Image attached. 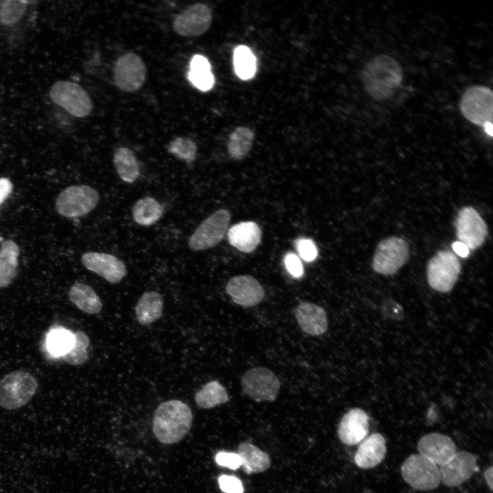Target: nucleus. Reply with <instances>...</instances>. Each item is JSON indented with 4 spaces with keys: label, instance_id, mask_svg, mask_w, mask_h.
<instances>
[{
    "label": "nucleus",
    "instance_id": "24",
    "mask_svg": "<svg viewBox=\"0 0 493 493\" xmlns=\"http://www.w3.org/2000/svg\"><path fill=\"white\" fill-rule=\"evenodd\" d=\"M19 247L13 240L3 241L0 247V288L8 286L16 275Z\"/></svg>",
    "mask_w": 493,
    "mask_h": 493
},
{
    "label": "nucleus",
    "instance_id": "26",
    "mask_svg": "<svg viewBox=\"0 0 493 493\" xmlns=\"http://www.w3.org/2000/svg\"><path fill=\"white\" fill-rule=\"evenodd\" d=\"M113 162L120 178L129 184L140 176V166L134 152L127 147H118L114 153Z\"/></svg>",
    "mask_w": 493,
    "mask_h": 493
},
{
    "label": "nucleus",
    "instance_id": "39",
    "mask_svg": "<svg viewBox=\"0 0 493 493\" xmlns=\"http://www.w3.org/2000/svg\"><path fill=\"white\" fill-rule=\"evenodd\" d=\"M216 462L221 466L236 470L242 465L241 458L238 453L221 451L215 457Z\"/></svg>",
    "mask_w": 493,
    "mask_h": 493
},
{
    "label": "nucleus",
    "instance_id": "3",
    "mask_svg": "<svg viewBox=\"0 0 493 493\" xmlns=\"http://www.w3.org/2000/svg\"><path fill=\"white\" fill-rule=\"evenodd\" d=\"M38 383L28 372L15 370L0 381V407L16 409L25 404L35 394Z\"/></svg>",
    "mask_w": 493,
    "mask_h": 493
},
{
    "label": "nucleus",
    "instance_id": "1",
    "mask_svg": "<svg viewBox=\"0 0 493 493\" xmlns=\"http://www.w3.org/2000/svg\"><path fill=\"white\" fill-rule=\"evenodd\" d=\"M403 77L400 64L386 54L374 57L362 71L364 88L376 100L390 97L401 85Z\"/></svg>",
    "mask_w": 493,
    "mask_h": 493
},
{
    "label": "nucleus",
    "instance_id": "14",
    "mask_svg": "<svg viewBox=\"0 0 493 493\" xmlns=\"http://www.w3.org/2000/svg\"><path fill=\"white\" fill-rule=\"evenodd\" d=\"M478 457L466 451H457L446 463L440 466L441 482L455 487L469 479L477 472Z\"/></svg>",
    "mask_w": 493,
    "mask_h": 493
},
{
    "label": "nucleus",
    "instance_id": "34",
    "mask_svg": "<svg viewBox=\"0 0 493 493\" xmlns=\"http://www.w3.org/2000/svg\"><path fill=\"white\" fill-rule=\"evenodd\" d=\"M27 1L0 0V23L12 25L22 19L25 14Z\"/></svg>",
    "mask_w": 493,
    "mask_h": 493
},
{
    "label": "nucleus",
    "instance_id": "27",
    "mask_svg": "<svg viewBox=\"0 0 493 493\" xmlns=\"http://www.w3.org/2000/svg\"><path fill=\"white\" fill-rule=\"evenodd\" d=\"M188 79L199 90L205 92L214 84V76L211 71V65L203 55H194L190 62Z\"/></svg>",
    "mask_w": 493,
    "mask_h": 493
},
{
    "label": "nucleus",
    "instance_id": "15",
    "mask_svg": "<svg viewBox=\"0 0 493 493\" xmlns=\"http://www.w3.org/2000/svg\"><path fill=\"white\" fill-rule=\"evenodd\" d=\"M212 21V14L210 8L203 3H195L175 17L173 29L182 36H199L209 29Z\"/></svg>",
    "mask_w": 493,
    "mask_h": 493
},
{
    "label": "nucleus",
    "instance_id": "4",
    "mask_svg": "<svg viewBox=\"0 0 493 493\" xmlns=\"http://www.w3.org/2000/svg\"><path fill=\"white\" fill-rule=\"evenodd\" d=\"M99 194L97 190L86 185H74L62 190L55 201L58 212L66 218L86 215L98 204Z\"/></svg>",
    "mask_w": 493,
    "mask_h": 493
},
{
    "label": "nucleus",
    "instance_id": "44",
    "mask_svg": "<svg viewBox=\"0 0 493 493\" xmlns=\"http://www.w3.org/2000/svg\"><path fill=\"white\" fill-rule=\"evenodd\" d=\"M482 127H483L485 132L488 136H490V137H492V136H493V134H492V131H493V125H492V122L485 123Z\"/></svg>",
    "mask_w": 493,
    "mask_h": 493
},
{
    "label": "nucleus",
    "instance_id": "41",
    "mask_svg": "<svg viewBox=\"0 0 493 493\" xmlns=\"http://www.w3.org/2000/svg\"><path fill=\"white\" fill-rule=\"evenodd\" d=\"M12 188V184L8 179L0 178V205L11 194Z\"/></svg>",
    "mask_w": 493,
    "mask_h": 493
},
{
    "label": "nucleus",
    "instance_id": "22",
    "mask_svg": "<svg viewBox=\"0 0 493 493\" xmlns=\"http://www.w3.org/2000/svg\"><path fill=\"white\" fill-rule=\"evenodd\" d=\"M229 242L240 251L250 253L260 244L262 231L253 221L241 222L230 227L227 232Z\"/></svg>",
    "mask_w": 493,
    "mask_h": 493
},
{
    "label": "nucleus",
    "instance_id": "11",
    "mask_svg": "<svg viewBox=\"0 0 493 493\" xmlns=\"http://www.w3.org/2000/svg\"><path fill=\"white\" fill-rule=\"evenodd\" d=\"M409 246L398 237H390L377 246L372 260L373 269L383 275L395 273L407 260Z\"/></svg>",
    "mask_w": 493,
    "mask_h": 493
},
{
    "label": "nucleus",
    "instance_id": "9",
    "mask_svg": "<svg viewBox=\"0 0 493 493\" xmlns=\"http://www.w3.org/2000/svg\"><path fill=\"white\" fill-rule=\"evenodd\" d=\"M241 385L244 394L257 402L273 401L280 389L277 376L265 367L248 370L241 379Z\"/></svg>",
    "mask_w": 493,
    "mask_h": 493
},
{
    "label": "nucleus",
    "instance_id": "19",
    "mask_svg": "<svg viewBox=\"0 0 493 493\" xmlns=\"http://www.w3.org/2000/svg\"><path fill=\"white\" fill-rule=\"evenodd\" d=\"M368 416L363 409H350L344 415L338 428L340 440L347 445L359 444L368 434Z\"/></svg>",
    "mask_w": 493,
    "mask_h": 493
},
{
    "label": "nucleus",
    "instance_id": "36",
    "mask_svg": "<svg viewBox=\"0 0 493 493\" xmlns=\"http://www.w3.org/2000/svg\"><path fill=\"white\" fill-rule=\"evenodd\" d=\"M167 151L179 160L190 163L196 157L197 147L189 138L177 137L168 144Z\"/></svg>",
    "mask_w": 493,
    "mask_h": 493
},
{
    "label": "nucleus",
    "instance_id": "5",
    "mask_svg": "<svg viewBox=\"0 0 493 493\" xmlns=\"http://www.w3.org/2000/svg\"><path fill=\"white\" fill-rule=\"evenodd\" d=\"M49 96L55 104L75 117H86L92 109L89 95L75 82L66 80L55 81L50 88Z\"/></svg>",
    "mask_w": 493,
    "mask_h": 493
},
{
    "label": "nucleus",
    "instance_id": "23",
    "mask_svg": "<svg viewBox=\"0 0 493 493\" xmlns=\"http://www.w3.org/2000/svg\"><path fill=\"white\" fill-rule=\"evenodd\" d=\"M163 298L155 291L144 293L138 301L135 311L137 320L146 325L159 319L162 315Z\"/></svg>",
    "mask_w": 493,
    "mask_h": 493
},
{
    "label": "nucleus",
    "instance_id": "35",
    "mask_svg": "<svg viewBox=\"0 0 493 493\" xmlns=\"http://www.w3.org/2000/svg\"><path fill=\"white\" fill-rule=\"evenodd\" d=\"M75 341L71 349L62 355L63 359L71 365H81L88 359L87 349L90 340L87 334L82 331L74 333Z\"/></svg>",
    "mask_w": 493,
    "mask_h": 493
},
{
    "label": "nucleus",
    "instance_id": "33",
    "mask_svg": "<svg viewBox=\"0 0 493 493\" xmlns=\"http://www.w3.org/2000/svg\"><path fill=\"white\" fill-rule=\"evenodd\" d=\"M233 66L237 76L243 80L252 78L257 68L256 58L249 47H237L233 51Z\"/></svg>",
    "mask_w": 493,
    "mask_h": 493
},
{
    "label": "nucleus",
    "instance_id": "20",
    "mask_svg": "<svg viewBox=\"0 0 493 493\" xmlns=\"http://www.w3.org/2000/svg\"><path fill=\"white\" fill-rule=\"evenodd\" d=\"M386 451L383 436L379 433H372L360 442L355 455V463L362 469L374 468L384 459Z\"/></svg>",
    "mask_w": 493,
    "mask_h": 493
},
{
    "label": "nucleus",
    "instance_id": "28",
    "mask_svg": "<svg viewBox=\"0 0 493 493\" xmlns=\"http://www.w3.org/2000/svg\"><path fill=\"white\" fill-rule=\"evenodd\" d=\"M238 454L241 458V466L247 474L263 472L270 466L269 455L250 443L240 444Z\"/></svg>",
    "mask_w": 493,
    "mask_h": 493
},
{
    "label": "nucleus",
    "instance_id": "40",
    "mask_svg": "<svg viewBox=\"0 0 493 493\" xmlns=\"http://www.w3.org/2000/svg\"><path fill=\"white\" fill-rule=\"evenodd\" d=\"M285 264L289 273L295 277L302 276L303 273V264L300 259L294 253H288L285 256Z\"/></svg>",
    "mask_w": 493,
    "mask_h": 493
},
{
    "label": "nucleus",
    "instance_id": "43",
    "mask_svg": "<svg viewBox=\"0 0 493 493\" xmlns=\"http://www.w3.org/2000/svg\"><path fill=\"white\" fill-rule=\"evenodd\" d=\"M484 478H485V482L487 483L490 489L492 490V480H493L492 466H490L488 469L485 470V471L484 472Z\"/></svg>",
    "mask_w": 493,
    "mask_h": 493
},
{
    "label": "nucleus",
    "instance_id": "13",
    "mask_svg": "<svg viewBox=\"0 0 493 493\" xmlns=\"http://www.w3.org/2000/svg\"><path fill=\"white\" fill-rule=\"evenodd\" d=\"M455 227L459 242L475 250L485 240L488 229L485 221L472 207H463L458 213Z\"/></svg>",
    "mask_w": 493,
    "mask_h": 493
},
{
    "label": "nucleus",
    "instance_id": "37",
    "mask_svg": "<svg viewBox=\"0 0 493 493\" xmlns=\"http://www.w3.org/2000/svg\"><path fill=\"white\" fill-rule=\"evenodd\" d=\"M296 248L301 257L306 262H312L317 257V248L314 242L310 239L301 238L297 240Z\"/></svg>",
    "mask_w": 493,
    "mask_h": 493
},
{
    "label": "nucleus",
    "instance_id": "18",
    "mask_svg": "<svg viewBox=\"0 0 493 493\" xmlns=\"http://www.w3.org/2000/svg\"><path fill=\"white\" fill-rule=\"evenodd\" d=\"M419 454L437 466H442L457 452L451 438L440 433H431L422 437L418 444Z\"/></svg>",
    "mask_w": 493,
    "mask_h": 493
},
{
    "label": "nucleus",
    "instance_id": "8",
    "mask_svg": "<svg viewBox=\"0 0 493 493\" xmlns=\"http://www.w3.org/2000/svg\"><path fill=\"white\" fill-rule=\"evenodd\" d=\"M460 270V262L452 252L440 251L429 261L428 283L438 292H448L456 283Z\"/></svg>",
    "mask_w": 493,
    "mask_h": 493
},
{
    "label": "nucleus",
    "instance_id": "30",
    "mask_svg": "<svg viewBox=\"0 0 493 493\" xmlns=\"http://www.w3.org/2000/svg\"><path fill=\"white\" fill-rule=\"evenodd\" d=\"M194 399L199 407L210 409L227 403L229 395L221 383L217 381H212L196 393Z\"/></svg>",
    "mask_w": 493,
    "mask_h": 493
},
{
    "label": "nucleus",
    "instance_id": "12",
    "mask_svg": "<svg viewBox=\"0 0 493 493\" xmlns=\"http://www.w3.org/2000/svg\"><path fill=\"white\" fill-rule=\"evenodd\" d=\"M146 77V66L139 55L127 53L117 59L114 68V79L121 90L127 92L138 90L142 86Z\"/></svg>",
    "mask_w": 493,
    "mask_h": 493
},
{
    "label": "nucleus",
    "instance_id": "6",
    "mask_svg": "<svg viewBox=\"0 0 493 493\" xmlns=\"http://www.w3.org/2000/svg\"><path fill=\"white\" fill-rule=\"evenodd\" d=\"M459 108L464 117L475 125L483 126L485 123L492 122V90L481 85L469 87L462 96Z\"/></svg>",
    "mask_w": 493,
    "mask_h": 493
},
{
    "label": "nucleus",
    "instance_id": "2",
    "mask_svg": "<svg viewBox=\"0 0 493 493\" xmlns=\"http://www.w3.org/2000/svg\"><path fill=\"white\" fill-rule=\"evenodd\" d=\"M192 421L190 408L179 400L160 403L154 414L153 431L164 444H175L181 440L189 431Z\"/></svg>",
    "mask_w": 493,
    "mask_h": 493
},
{
    "label": "nucleus",
    "instance_id": "31",
    "mask_svg": "<svg viewBox=\"0 0 493 493\" xmlns=\"http://www.w3.org/2000/svg\"><path fill=\"white\" fill-rule=\"evenodd\" d=\"M254 138V132L249 127H237L230 135L227 143L230 157L235 160L244 157L252 147Z\"/></svg>",
    "mask_w": 493,
    "mask_h": 493
},
{
    "label": "nucleus",
    "instance_id": "38",
    "mask_svg": "<svg viewBox=\"0 0 493 493\" xmlns=\"http://www.w3.org/2000/svg\"><path fill=\"white\" fill-rule=\"evenodd\" d=\"M218 483L220 490L225 493H242L244 491L241 481L234 476L221 475Z\"/></svg>",
    "mask_w": 493,
    "mask_h": 493
},
{
    "label": "nucleus",
    "instance_id": "10",
    "mask_svg": "<svg viewBox=\"0 0 493 493\" xmlns=\"http://www.w3.org/2000/svg\"><path fill=\"white\" fill-rule=\"evenodd\" d=\"M230 218L227 210H216L205 218L190 237V248L193 251H202L215 246L223 239Z\"/></svg>",
    "mask_w": 493,
    "mask_h": 493
},
{
    "label": "nucleus",
    "instance_id": "25",
    "mask_svg": "<svg viewBox=\"0 0 493 493\" xmlns=\"http://www.w3.org/2000/svg\"><path fill=\"white\" fill-rule=\"evenodd\" d=\"M70 301L79 309L90 314L101 312L103 304L95 291L88 285L76 282L68 291Z\"/></svg>",
    "mask_w": 493,
    "mask_h": 493
},
{
    "label": "nucleus",
    "instance_id": "42",
    "mask_svg": "<svg viewBox=\"0 0 493 493\" xmlns=\"http://www.w3.org/2000/svg\"><path fill=\"white\" fill-rule=\"evenodd\" d=\"M453 249L459 256L466 257L469 254V249L461 242L457 241L452 244Z\"/></svg>",
    "mask_w": 493,
    "mask_h": 493
},
{
    "label": "nucleus",
    "instance_id": "7",
    "mask_svg": "<svg viewBox=\"0 0 493 493\" xmlns=\"http://www.w3.org/2000/svg\"><path fill=\"white\" fill-rule=\"evenodd\" d=\"M401 472L405 481L415 490H431L441 482L438 466L420 454L409 456L402 464Z\"/></svg>",
    "mask_w": 493,
    "mask_h": 493
},
{
    "label": "nucleus",
    "instance_id": "16",
    "mask_svg": "<svg viewBox=\"0 0 493 493\" xmlns=\"http://www.w3.org/2000/svg\"><path fill=\"white\" fill-rule=\"evenodd\" d=\"M225 290L236 304L243 307L255 306L264 296V290L262 285L255 278L248 275L231 277Z\"/></svg>",
    "mask_w": 493,
    "mask_h": 493
},
{
    "label": "nucleus",
    "instance_id": "21",
    "mask_svg": "<svg viewBox=\"0 0 493 493\" xmlns=\"http://www.w3.org/2000/svg\"><path fill=\"white\" fill-rule=\"evenodd\" d=\"M295 316L301 329L307 334L320 336L327 329L326 312L316 304L301 302L295 310Z\"/></svg>",
    "mask_w": 493,
    "mask_h": 493
},
{
    "label": "nucleus",
    "instance_id": "32",
    "mask_svg": "<svg viewBox=\"0 0 493 493\" xmlns=\"http://www.w3.org/2000/svg\"><path fill=\"white\" fill-rule=\"evenodd\" d=\"M74 341L75 334L72 331L62 326H54L47 336L46 344L53 355L62 356L71 349Z\"/></svg>",
    "mask_w": 493,
    "mask_h": 493
},
{
    "label": "nucleus",
    "instance_id": "29",
    "mask_svg": "<svg viewBox=\"0 0 493 493\" xmlns=\"http://www.w3.org/2000/svg\"><path fill=\"white\" fill-rule=\"evenodd\" d=\"M164 207L156 199L146 197L138 200L132 207V217L140 225L151 226L162 216Z\"/></svg>",
    "mask_w": 493,
    "mask_h": 493
},
{
    "label": "nucleus",
    "instance_id": "17",
    "mask_svg": "<svg viewBox=\"0 0 493 493\" xmlns=\"http://www.w3.org/2000/svg\"><path fill=\"white\" fill-rule=\"evenodd\" d=\"M81 262L88 270L112 283H118L127 274L124 263L109 253L87 252L82 255Z\"/></svg>",
    "mask_w": 493,
    "mask_h": 493
}]
</instances>
